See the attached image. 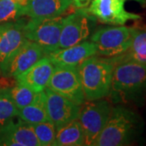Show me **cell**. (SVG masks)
<instances>
[{"label":"cell","mask_w":146,"mask_h":146,"mask_svg":"<svg viewBox=\"0 0 146 146\" xmlns=\"http://www.w3.org/2000/svg\"><path fill=\"white\" fill-rule=\"evenodd\" d=\"M113 103H141L146 98V64L123 61L115 64L109 95Z\"/></svg>","instance_id":"1"},{"label":"cell","mask_w":146,"mask_h":146,"mask_svg":"<svg viewBox=\"0 0 146 146\" xmlns=\"http://www.w3.org/2000/svg\"><path fill=\"white\" fill-rule=\"evenodd\" d=\"M143 127V120L136 112L118 105L112 107L104 128L93 146L129 145L141 136Z\"/></svg>","instance_id":"2"},{"label":"cell","mask_w":146,"mask_h":146,"mask_svg":"<svg viewBox=\"0 0 146 146\" xmlns=\"http://www.w3.org/2000/svg\"><path fill=\"white\" fill-rule=\"evenodd\" d=\"M115 63L110 58L95 55L77 66L85 100L96 101L108 97Z\"/></svg>","instance_id":"3"},{"label":"cell","mask_w":146,"mask_h":146,"mask_svg":"<svg viewBox=\"0 0 146 146\" xmlns=\"http://www.w3.org/2000/svg\"><path fill=\"white\" fill-rule=\"evenodd\" d=\"M64 21L63 16L30 19L25 25L26 39L35 42L46 55L59 49V40Z\"/></svg>","instance_id":"4"},{"label":"cell","mask_w":146,"mask_h":146,"mask_svg":"<svg viewBox=\"0 0 146 146\" xmlns=\"http://www.w3.org/2000/svg\"><path fill=\"white\" fill-rule=\"evenodd\" d=\"M97 48V54L106 58H115L129 48L131 41V28L116 25L101 28L90 36Z\"/></svg>","instance_id":"5"},{"label":"cell","mask_w":146,"mask_h":146,"mask_svg":"<svg viewBox=\"0 0 146 146\" xmlns=\"http://www.w3.org/2000/svg\"><path fill=\"white\" fill-rule=\"evenodd\" d=\"M80 108L78 120L83 131L85 145H93L103 130L112 109L111 103L106 100L89 101Z\"/></svg>","instance_id":"6"},{"label":"cell","mask_w":146,"mask_h":146,"mask_svg":"<svg viewBox=\"0 0 146 146\" xmlns=\"http://www.w3.org/2000/svg\"><path fill=\"white\" fill-rule=\"evenodd\" d=\"M97 19L88 10L81 8L64 18L62 26L59 48L75 46L86 41L96 26Z\"/></svg>","instance_id":"7"},{"label":"cell","mask_w":146,"mask_h":146,"mask_svg":"<svg viewBox=\"0 0 146 146\" xmlns=\"http://www.w3.org/2000/svg\"><path fill=\"white\" fill-rule=\"evenodd\" d=\"M46 88L76 104L82 106L85 102L77 67L54 66Z\"/></svg>","instance_id":"8"},{"label":"cell","mask_w":146,"mask_h":146,"mask_svg":"<svg viewBox=\"0 0 146 146\" xmlns=\"http://www.w3.org/2000/svg\"><path fill=\"white\" fill-rule=\"evenodd\" d=\"M44 56L46 54L41 47L35 42L26 39L5 63L0 66L1 75L4 77L15 78Z\"/></svg>","instance_id":"9"},{"label":"cell","mask_w":146,"mask_h":146,"mask_svg":"<svg viewBox=\"0 0 146 146\" xmlns=\"http://www.w3.org/2000/svg\"><path fill=\"white\" fill-rule=\"evenodd\" d=\"M126 0H92L89 11L100 22L111 25H124L130 21H140L141 16L124 8Z\"/></svg>","instance_id":"10"},{"label":"cell","mask_w":146,"mask_h":146,"mask_svg":"<svg viewBox=\"0 0 146 146\" xmlns=\"http://www.w3.org/2000/svg\"><path fill=\"white\" fill-rule=\"evenodd\" d=\"M44 93L49 119L54 124L56 130L78 119L81 106L76 104L48 88L45 89Z\"/></svg>","instance_id":"11"},{"label":"cell","mask_w":146,"mask_h":146,"mask_svg":"<svg viewBox=\"0 0 146 146\" xmlns=\"http://www.w3.org/2000/svg\"><path fill=\"white\" fill-rule=\"evenodd\" d=\"M0 145L40 146V144L31 124L11 119L0 127Z\"/></svg>","instance_id":"12"},{"label":"cell","mask_w":146,"mask_h":146,"mask_svg":"<svg viewBox=\"0 0 146 146\" xmlns=\"http://www.w3.org/2000/svg\"><path fill=\"white\" fill-rule=\"evenodd\" d=\"M23 19L0 23V66L26 40Z\"/></svg>","instance_id":"13"},{"label":"cell","mask_w":146,"mask_h":146,"mask_svg":"<svg viewBox=\"0 0 146 146\" xmlns=\"http://www.w3.org/2000/svg\"><path fill=\"white\" fill-rule=\"evenodd\" d=\"M54 68V64L46 55L16 76V84L28 87L35 93L44 91L50 81Z\"/></svg>","instance_id":"14"},{"label":"cell","mask_w":146,"mask_h":146,"mask_svg":"<svg viewBox=\"0 0 146 146\" xmlns=\"http://www.w3.org/2000/svg\"><path fill=\"white\" fill-rule=\"evenodd\" d=\"M97 54V48L92 41H84L75 46L59 48L46 56L54 66L77 67L86 58Z\"/></svg>","instance_id":"15"},{"label":"cell","mask_w":146,"mask_h":146,"mask_svg":"<svg viewBox=\"0 0 146 146\" xmlns=\"http://www.w3.org/2000/svg\"><path fill=\"white\" fill-rule=\"evenodd\" d=\"M72 4V0H28L26 16L30 19L59 16Z\"/></svg>","instance_id":"16"},{"label":"cell","mask_w":146,"mask_h":146,"mask_svg":"<svg viewBox=\"0 0 146 146\" xmlns=\"http://www.w3.org/2000/svg\"><path fill=\"white\" fill-rule=\"evenodd\" d=\"M115 63L135 61L146 64V26L131 28V41L129 48L123 54L110 58Z\"/></svg>","instance_id":"17"},{"label":"cell","mask_w":146,"mask_h":146,"mask_svg":"<svg viewBox=\"0 0 146 146\" xmlns=\"http://www.w3.org/2000/svg\"><path fill=\"white\" fill-rule=\"evenodd\" d=\"M17 117L29 124H35L50 120L44 91L36 93L35 98L30 104L18 110Z\"/></svg>","instance_id":"18"},{"label":"cell","mask_w":146,"mask_h":146,"mask_svg":"<svg viewBox=\"0 0 146 146\" xmlns=\"http://www.w3.org/2000/svg\"><path fill=\"white\" fill-rule=\"evenodd\" d=\"M54 146L85 145L84 136L78 119L73 120L56 130Z\"/></svg>","instance_id":"19"},{"label":"cell","mask_w":146,"mask_h":146,"mask_svg":"<svg viewBox=\"0 0 146 146\" xmlns=\"http://www.w3.org/2000/svg\"><path fill=\"white\" fill-rule=\"evenodd\" d=\"M28 0H0V23L16 21L26 16Z\"/></svg>","instance_id":"20"},{"label":"cell","mask_w":146,"mask_h":146,"mask_svg":"<svg viewBox=\"0 0 146 146\" xmlns=\"http://www.w3.org/2000/svg\"><path fill=\"white\" fill-rule=\"evenodd\" d=\"M18 109L11 97L9 88L0 89V127L17 116Z\"/></svg>","instance_id":"21"},{"label":"cell","mask_w":146,"mask_h":146,"mask_svg":"<svg viewBox=\"0 0 146 146\" xmlns=\"http://www.w3.org/2000/svg\"><path fill=\"white\" fill-rule=\"evenodd\" d=\"M31 125L40 146H51L54 145L56 128L50 120Z\"/></svg>","instance_id":"22"},{"label":"cell","mask_w":146,"mask_h":146,"mask_svg":"<svg viewBox=\"0 0 146 146\" xmlns=\"http://www.w3.org/2000/svg\"><path fill=\"white\" fill-rule=\"evenodd\" d=\"M11 97L18 110L29 105L36 97V93L28 87L16 84L14 87L9 88Z\"/></svg>","instance_id":"23"},{"label":"cell","mask_w":146,"mask_h":146,"mask_svg":"<svg viewBox=\"0 0 146 146\" xmlns=\"http://www.w3.org/2000/svg\"><path fill=\"white\" fill-rule=\"evenodd\" d=\"M91 0H77L76 3V6L77 7H84L89 5Z\"/></svg>","instance_id":"24"},{"label":"cell","mask_w":146,"mask_h":146,"mask_svg":"<svg viewBox=\"0 0 146 146\" xmlns=\"http://www.w3.org/2000/svg\"><path fill=\"white\" fill-rule=\"evenodd\" d=\"M131 1H136L137 3H141V5L146 6V0H131Z\"/></svg>","instance_id":"25"},{"label":"cell","mask_w":146,"mask_h":146,"mask_svg":"<svg viewBox=\"0 0 146 146\" xmlns=\"http://www.w3.org/2000/svg\"><path fill=\"white\" fill-rule=\"evenodd\" d=\"M76 1H77V0H72L73 4H74V5H75V3H76Z\"/></svg>","instance_id":"26"},{"label":"cell","mask_w":146,"mask_h":146,"mask_svg":"<svg viewBox=\"0 0 146 146\" xmlns=\"http://www.w3.org/2000/svg\"><path fill=\"white\" fill-rule=\"evenodd\" d=\"M0 76H1V71H0Z\"/></svg>","instance_id":"27"}]
</instances>
